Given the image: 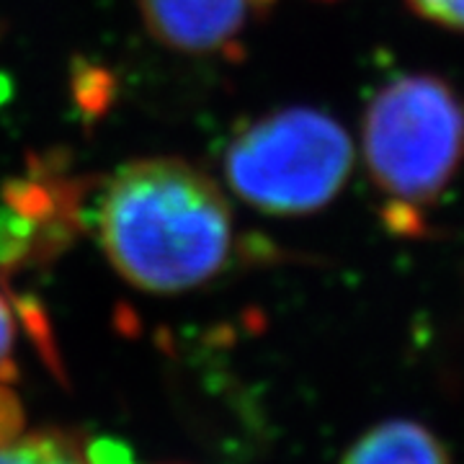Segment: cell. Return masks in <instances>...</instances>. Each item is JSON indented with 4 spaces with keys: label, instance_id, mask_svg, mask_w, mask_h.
<instances>
[{
    "label": "cell",
    "instance_id": "cell-1",
    "mask_svg": "<svg viewBox=\"0 0 464 464\" xmlns=\"http://www.w3.org/2000/svg\"><path fill=\"white\" fill-rule=\"evenodd\" d=\"M99 235L121 279L176 295L215 279L232 256L230 204L207 173L176 158L124 166L99 199Z\"/></svg>",
    "mask_w": 464,
    "mask_h": 464
},
{
    "label": "cell",
    "instance_id": "cell-2",
    "mask_svg": "<svg viewBox=\"0 0 464 464\" xmlns=\"http://www.w3.org/2000/svg\"><path fill=\"white\" fill-rule=\"evenodd\" d=\"M364 158L387 222L418 232L464 158L462 99L433 75L398 78L366 111Z\"/></svg>",
    "mask_w": 464,
    "mask_h": 464
},
{
    "label": "cell",
    "instance_id": "cell-3",
    "mask_svg": "<svg viewBox=\"0 0 464 464\" xmlns=\"http://www.w3.org/2000/svg\"><path fill=\"white\" fill-rule=\"evenodd\" d=\"M353 148L346 130L313 109H286L253 121L225 152L230 188L266 215H310L346 183Z\"/></svg>",
    "mask_w": 464,
    "mask_h": 464
},
{
    "label": "cell",
    "instance_id": "cell-4",
    "mask_svg": "<svg viewBox=\"0 0 464 464\" xmlns=\"http://www.w3.org/2000/svg\"><path fill=\"white\" fill-rule=\"evenodd\" d=\"M261 0H137L150 34L168 50L217 54L232 50Z\"/></svg>",
    "mask_w": 464,
    "mask_h": 464
},
{
    "label": "cell",
    "instance_id": "cell-5",
    "mask_svg": "<svg viewBox=\"0 0 464 464\" xmlns=\"http://www.w3.org/2000/svg\"><path fill=\"white\" fill-rule=\"evenodd\" d=\"M343 464H449L447 449L413 420L380 423L348 449Z\"/></svg>",
    "mask_w": 464,
    "mask_h": 464
},
{
    "label": "cell",
    "instance_id": "cell-6",
    "mask_svg": "<svg viewBox=\"0 0 464 464\" xmlns=\"http://www.w3.org/2000/svg\"><path fill=\"white\" fill-rule=\"evenodd\" d=\"M0 464H85L75 436L57 429L21 431L0 444Z\"/></svg>",
    "mask_w": 464,
    "mask_h": 464
},
{
    "label": "cell",
    "instance_id": "cell-7",
    "mask_svg": "<svg viewBox=\"0 0 464 464\" xmlns=\"http://www.w3.org/2000/svg\"><path fill=\"white\" fill-rule=\"evenodd\" d=\"M408 5L426 21L464 32V0H408Z\"/></svg>",
    "mask_w": 464,
    "mask_h": 464
},
{
    "label": "cell",
    "instance_id": "cell-8",
    "mask_svg": "<svg viewBox=\"0 0 464 464\" xmlns=\"http://www.w3.org/2000/svg\"><path fill=\"white\" fill-rule=\"evenodd\" d=\"M85 464H142L137 459L134 449L116 439V436H99L83 449Z\"/></svg>",
    "mask_w": 464,
    "mask_h": 464
},
{
    "label": "cell",
    "instance_id": "cell-9",
    "mask_svg": "<svg viewBox=\"0 0 464 464\" xmlns=\"http://www.w3.org/2000/svg\"><path fill=\"white\" fill-rule=\"evenodd\" d=\"M14 348H16V315L8 304V297L0 292V382H11L16 374Z\"/></svg>",
    "mask_w": 464,
    "mask_h": 464
},
{
    "label": "cell",
    "instance_id": "cell-10",
    "mask_svg": "<svg viewBox=\"0 0 464 464\" xmlns=\"http://www.w3.org/2000/svg\"><path fill=\"white\" fill-rule=\"evenodd\" d=\"M24 431V408L8 387V382H0V444L14 439Z\"/></svg>",
    "mask_w": 464,
    "mask_h": 464
}]
</instances>
